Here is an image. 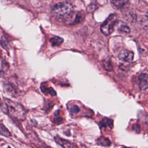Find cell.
Returning <instances> with one entry per match:
<instances>
[{
    "label": "cell",
    "mask_w": 148,
    "mask_h": 148,
    "mask_svg": "<svg viewBox=\"0 0 148 148\" xmlns=\"http://www.w3.org/2000/svg\"><path fill=\"white\" fill-rule=\"evenodd\" d=\"M73 6L69 2H58L53 6L51 10L53 16L62 20L70 19L73 15Z\"/></svg>",
    "instance_id": "6da1fadb"
},
{
    "label": "cell",
    "mask_w": 148,
    "mask_h": 148,
    "mask_svg": "<svg viewBox=\"0 0 148 148\" xmlns=\"http://www.w3.org/2000/svg\"><path fill=\"white\" fill-rule=\"evenodd\" d=\"M6 109L10 116L18 120H24L26 117V110L19 103L8 98H4Z\"/></svg>",
    "instance_id": "7a4b0ae2"
},
{
    "label": "cell",
    "mask_w": 148,
    "mask_h": 148,
    "mask_svg": "<svg viewBox=\"0 0 148 148\" xmlns=\"http://www.w3.org/2000/svg\"><path fill=\"white\" fill-rule=\"evenodd\" d=\"M117 22L116 14H111L101 25V31L105 35H110L114 30V25Z\"/></svg>",
    "instance_id": "3957f363"
},
{
    "label": "cell",
    "mask_w": 148,
    "mask_h": 148,
    "mask_svg": "<svg viewBox=\"0 0 148 148\" xmlns=\"http://www.w3.org/2000/svg\"><path fill=\"white\" fill-rule=\"evenodd\" d=\"M118 58L123 61L127 62H131L134 58V53L127 50H123L120 51L118 54Z\"/></svg>",
    "instance_id": "277c9868"
},
{
    "label": "cell",
    "mask_w": 148,
    "mask_h": 148,
    "mask_svg": "<svg viewBox=\"0 0 148 148\" xmlns=\"http://www.w3.org/2000/svg\"><path fill=\"white\" fill-rule=\"evenodd\" d=\"M139 86L140 90H145L148 88V74L142 73L139 76Z\"/></svg>",
    "instance_id": "5b68a950"
},
{
    "label": "cell",
    "mask_w": 148,
    "mask_h": 148,
    "mask_svg": "<svg viewBox=\"0 0 148 148\" xmlns=\"http://www.w3.org/2000/svg\"><path fill=\"white\" fill-rule=\"evenodd\" d=\"M129 2V0H110L112 6L116 9H121Z\"/></svg>",
    "instance_id": "8992f818"
},
{
    "label": "cell",
    "mask_w": 148,
    "mask_h": 148,
    "mask_svg": "<svg viewBox=\"0 0 148 148\" xmlns=\"http://www.w3.org/2000/svg\"><path fill=\"white\" fill-rule=\"evenodd\" d=\"M55 140L58 145H60V146H61L63 147L67 148V147H73L72 145H71L70 142H69L68 141H67L64 139L60 138L59 137H56Z\"/></svg>",
    "instance_id": "52a82bcc"
},
{
    "label": "cell",
    "mask_w": 148,
    "mask_h": 148,
    "mask_svg": "<svg viewBox=\"0 0 148 148\" xmlns=\"http://www.w3.org/2000/svg\"><path fill=\"white\" fill-rule=\"evenodd\" d=\"M50 42L53 46H58L63 42V39L59 36H53L50 39Z\"/></svg>",
    "instance_id": "ba28073f"
},
{
    "label": "cell",
    "mask_w": 148,
    "mask_h": 148,
    "mask_svg": "<svg viewBox=\"0 0 148 148\" xmlns=\"http://www.w3.org/2000/svg\"><path fill=\"white\" fill-rule=\"evenodd\" d=\"M141 27L145 29H148V16H143L139 20Z\"/></svg>",
    "instance_id": "9c48e42d"
},
{
    "label": "cell",
    "mask_w": 148,
    "mask_h": 148,
    "mask_svg": "<svg viewBox=\"0 0 148 148\" xmlns=\"http://www.w3.org/2000/svg\"><path fill=\"white\" fill-rule=\"evenodd\" d=\"M97 143L103 146H109L110 145V141L106 138L100 137L97 140Z\"/></svg>",
    "instance_id": "30bf717a"
},
{
    "label": "cell",
    "mask_w": 148,
    "mask_h": 148,
    "mask_svg": "<svg viewBox=\"0 0 148 148\" xmlns=\"http://www.w3.org/2000/svg\"><path fill=\"white\" fill-rule=\"evenodd\" d=\"M0 134L7 137H9L10 136V133L8 130V129L4 125L1 124H0Z\"/></svg>",
    "instance_id": "8fae6325"
},
{
    "label": "cell",
    "mask_w": 148,
    "mask_h": 148,
    "mask_svg": "<svg viewBox=\"0 0 148 148\" xmlns=\"http://www.w3.org/2000/svg\"><path fill=\"white\" fill-rule=\"evenodd\" d=\"M98 8V4L97 3V2H92L87 6V10L88 12H93Z\"/></svg>",
    "instance_id": "7c38bea8"
},
{
    "label": "cell",
    "mask_w": 148,
    "mask_h": 148,
    "mask_svg": "<svg viewBox=\"0 0 148 148\" xmlns=\"http://www.w3.org/2000/svg\"><path fill=\"white\" fill-rule=\"evenodd\" d=\"M103 66L108 71H111L113 69V66L109 60H105L103 61Z\"/></svg>",
    "instance_id": "4fadbf2b"
},
{
    "label": "cell",
    "mask_w": 148,
    "mask_h": 148,
    "mask_svg": "<svg viewBox=\"0 0 148 148\" xmlns=\"http://www.w3.org/2000/svg\"><path fill=\"white\" fill-rule=\"evenodd\" d=\"M41 90L43 92H47L50 94L51 95H55L56 94V92L54 91V90L52 88H46V87H41Z\"/></svg>",
    "instance_id": "5bb4252c"
},
{
    "label": "cell",
    "mask_w": 148,
    "mask_h": 148,
    "mask_svg": "<svg viewBox=\"0 0 148 148\" xmlns=\"http://www.w3.org/2000/svg\"><path fill=\"white\" fill-rule=\"evenodd\" d=\"M101 125L103 127H105L106 125H108L110 128H112L113 127V121L110 119L103 120V121L101 122Z\"/></svg>",
    "instance_id": "9a60e30c"
},
{
    "label": "cell",
    "mask_w": 148,
    "mask_h": 148,
    "mask_svg": "<svg viewBox=\"0 0 148 148\" xmlns=\"http://www.w3.org/2000/svg\"><path fill=\"white\" fill-rule=\"evenodd\" d=\"M119 31L121 32H123V33H129L130 32V29L129 28L128 26H127V25H125V24H123V25H121L120 28H119Z\"/></svg>",
    "instance_id": "2e32d148"
},
{
    "label": "cell",
    "mask_w": 148,
    "mask_h": 148,
    "mask_svg": "<svg viewBox=\"0 0 148 148\" xmlns=\"http://www.w3.org/2000/svg\"><path fill=\"white\" fill-rule=\"evenodd\" d=\"M79 110H80L79 108L77 106H76V105H74V106H72V107L70 108V111H71V112L72 114H76V113H77V112H79Z\"/></svg>",
    "instance_id": "e0dca14e"
},
{
    "label": "cell",
    "mask_w": 148,
    "mask_h": 148,
    "mask_svg": "<svg viewBox=\"0 0 148 148\" xmlns=\"http://www.w3.org/2000/svg\"><path fill=\"white\" fill-rule=\"evenodd\" d=\"M1 45H2V46L5 49H8V47L9 46V44L7 42V40L5 39H3L2 38V39L1 40Z\"/></svg>",
    "instance_id": "ac0fdd59"
},
{
    "label": "cell",
    "mask_w": 148,
    "mask_h": 148,
    "mask_svg": "<svg viewBox=\"0 0 148 148\" xmlns=\"http://www.w3.org/2000/svg\"><path fill=\"white\" fill-rule=\"evenodd\" d=\"M53 121H54V123L55 124H58L61 123L62 121V118L59 117H56V118H55V119H54Z\"/></svg>",
    "instance_id": "d6986e66"
},
{
    "label": "cell",
    "mask_w": 148,
    "mask_h": 148,
    "mask_svg": "<svg viewBox=\"0 0 148 148\" xmlns=\"http://www.w3.org/2000/svg\"><path fill=\"white\" fill-rule=\"evenodd\" d=\"M3 75H4V74H3V71L0 70V77H2V76H3Z\"/></svg>",
    "instance_id": "ffe728a7"
}]
</instances>
